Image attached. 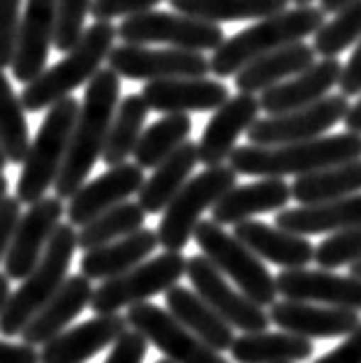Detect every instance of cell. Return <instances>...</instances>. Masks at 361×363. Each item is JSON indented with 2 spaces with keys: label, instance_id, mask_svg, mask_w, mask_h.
<instances>
[{
  "label": "cell",
  "instance_id": "6da1fadb",
  "mask_svg": "<svg viewBox=\"0 0 361 363\" xmlns=\"http://www.w3.org/2000/svg\"><path fill=\"white\" fill-rule=\"evenodd\" d=\"M121 104V77L113 69H100L86 86L79 118L70 141L65 164L56 179V197L72 199L86 185L88 174L100 160L107 146L113 116Z\"/></svg>",
  "mask_w": 361,
  "mask_h": 363
},
{
  "label": "cell",
  "instance_id": "7a4b0ae2",
  "mask_svg": "<svg viewBox=\"0 0 361 363\" xmlns=\"http://www.w3.org/2000/svg\"><path fill=\"white\" fill-rule=\"evenodd\" d=\"M361 160V135L320 137L301 144L285 146H236L230 164L236 174L260 176V179H285V176H308L329 167Z\"/></svg>",
  "mask_w": 361,
  "mask_h": 363
},
{
  "label": "cell",
  "instance_id": "3957f363",
  "mask_svg": "<svg viewBox=\"0 0 361 363\" xmlns=\"http://www.w3.org/2000/svg\"><path fill=\"white\" fill-rule=\"evenodd\" d=\"M324 26V12L320 7H294L269 19H262L250 28L227 38L211 56V72L218 79L236 77L245 65L262 56H269L289 44L304 42L308 35H318Z\"/></svg>",
  "mask_w": 361,
  "mask_h": 363
},
{
  "label": "cell",
  "instance_id": "277c9868",
  "mask_svg": "<svg viewBox=\"0 0 361 363\" xmlns=\"http://www.w3.org/2000/svg\"><path fill=\"white\" fill-rule=\"evenodd\" d=\"M118 38V26L95 21L84 30L77 47L65 54L63 60L47 67L44 72L21 91V104L26 111L51 109L65 97H72V91L88 84L100 72V65L109 58L113 40Z\"/></svg>",
  "mask_w": 361,
  "mask_h": 363
},
{
  "label": "cell",
  "instance_id": "5b68a950",
  "mask_svg": "<svg viewBox=\"0 0 361 363\" xmlns=\"http://www.w3.org/2000/svg\"><path fill=\"white\" fill-rule=\"evenodd\" d=\"M79 247L77 229L72 225H60L47 252L28 276L21 280L16 291H12L10 301L0 315V335L5 340L21 338L23 329L33 322V317L56 296V291L70 278V264Z\"/></svg>",
  "mask_w": 361,
  "mask_h": 363
},
{
  "label": "cell",
  "instance_id": "8992f818",
  "mask_svg": "<svg viewBox=\"0 0 361 363\" xmlns=\"http://www.w3.org/2000/svg\"><path fill=\"white\" fill-rule=\"evenodd\" d=\"M79 109L82 104L74 97H65L47 111L16 181V199L21 203L33 206L44 199V192L56 185L72 141Z\"/></svg>",
  "mask_w": 361,
  "mask_h": 363
},
{
  "label": "cell",
  "instance_id": "52a82bcc",
  "mask_svg": "<svg viewBox=\"0 0 361 363\" xmlns=\"http://www.w3.org/2000/svg\"><path fill=\"white\" fill-rule=\"evenodd\" d=\"M195 241L206 259L223 273L234 287L248 296L255 306L271 308L278 301V282L271 276L264 262L250 247H245L234 234H227L213 220H201Z\"/></svg>",
  "mask_w": 361,
  "mask_h": 363
},
{
  "label": "cell",
  "instance_id": "ba28073f",
  "mask_svg": "<svg viewBox=\"0 0 361 363\" xmlns=\"http://www.w3.org/2000/svg\"><path fill=\"white\" fill-rule=\"evenodd\" d=\"M236 174L230 164L209 167L201 174L192 176L176 199L167 206L157 225V238L165 252H181L201 223L204 211H213V206L225 197L232 188H236Z\"/></svg>",
  "mask_w": 361,
  "mask_h": 363
},
{
  "label": "cell",
  "instance_id": "9c48e42d",
  "mask_svg": "<svg viewBox=\"0 0 361 363\" xmlns=\"http://www.w3.org/2000/svg\"><path fill=\"white\" fill-rule=\"evenodd\" d=\"M188 259L183 252H162L139 264L118 278L95 287L91 308L95 315H118L121 308H135L157 294H167L186 276Z\"/></svg>",
  "mask_w": 361,
  "mask_h": 363
},
{
  "label": "cell",
  "instance_id": "30bf717a",
  "mask_svg": "<svg viewBox=\"0 0 361 363\" xmlns=\"http://www.w3.org/2000/svg\"><path fill=\"white\" fill-rule=\"evenodd\" d=\"M118 38L126 44H170V49L183 51H216L225 42V33L218 23H209L179 12H146L123 19Z\"/></svg>",
  "mask_w": 361,
  "mask_h": 363
},
{
  "label": "cell",
  "instance_id": "8fae6325",
  "mask_svg": "<svg viewBox=\"0 0 361 363\" xmlns=\"http://www.w3.org/2000/svg\"><path fill=\"white\" fill-rule=\"evenodd\" d=\"M126 322L130 331L144 335L148 345L160 350L172 363H232L223 357V352H216L188 331L167 308L139 303L128 308Z\"/></svg>",
  "mask_w": 361,
  "mask_h": 363
},
{
  "label": "cell",
  "instance_id": "7c38bea8",
  "mask_svg": "<svg viewBox=\"0 0 361 363\" xmlns=\"http://www.w3.org/2000/svg\"><path fill=\"white\" fill-rule=\"evenodd\" d=\"M109 69L132 82H165V79H204L211 72V58L197 51L151 49L137 44H118L107 58Z\"/></svg>",
  "mask_w": 361,
  "mask_h": 363
},
{
  "label": "cell",
  "instance_id": "4fadbf2b",
  "mask_svg": "<svg viewBox=\"0 0 361 363\" xmlns=\"http://www.w3.org/2000/svg\"><path fill=\"white\" fill-rule=\"evenodd\" d=\"M348 111L350 102L345 95H329L313 107L260 118L248 130V141L252 146H285L313 141L324 137L340 121H345Z\"/></svg>",
  "mask_w": 361,
  "mask_h": 363
},
{
  "label": "cell",
  "instance_id": "5bb4252c",
  "mask_svg": "<svg viewBox=\"0 0 361 363\" xmlns=\"http://www.w3.org/2000/svg\"><path fill=\"white\" fill-rule=\"evenodd\" d=\"M186 276L192 289L223 317V320L243 333H262L269 329V313L255 306L248 296H243L234 285H230L223 273L211 264L204 255H195L188 259Z\"/></svg>",
  "mask_w": 361,
  "mask_h": 363
},
{
  "label": "cell",
  "instance_id": "9a60e30c",
  "mask_svg": "<svg viewBox=\"0 0 361 363\" xmlns=\"http://www.w3.org/2000/svg\"><path fill=\"white\" fill-rule=\"evenodd\" d=\"M65 211L67 208L63 206V199L58 197H44L42 201L28 206V211H23L12 247L3 264L7 278L23 280L38 267L56 229L60 227V218H63Z\"/></svg>",
  "mask_w": 361,
  "mask_h": 363
},
{
  "label": "cell",
  "instance_id": "2e32d148",
  "mask_svg": "<svg viewBox=\"0 0 361 363\" xmlns=\"http://www.w3.org/2000/svg\"><path fill=\"white\" fill-rule=\"evenodd\" d=\"M144 183H146L144 169L132 162L111 167V169H107L98 179L86 181L84 188L67 203L65 213L70 225L82 229L84 225L93 223L98 216L126 203L132 194H139Z\"/></svg>",
  "mask_w": 361,
  "mask_h": 363
},
{
  "label": "cell",
  "instance_id": "e0dca14e",
  "mask_svg": "<svg viewBox=\"0 0 361 363\" xmlns=\"http://www.w3.org/2000/svg\"><path fill=\"white\" fill-rule=\"evenodd\" d=\"M269 320L280 331L299 335L306 340H327L343 338V335L355 333L361 320L355 310L329 308L318 303H304V301H276L269 308Z\"/></svg>",
  "mask_w": 361,
  "mask_h": 363
},
{
  "label": "cell",
  "instance_id": "ac0fdd59",
  "mask_svg": "<svg viewBox=\"0 0 361 363\" xmlns=\"http://www.w3.org/2000/svg\"><path fill=\"white\" fill-rule=\"evenodd\" d=\"M260 97L239 93L230 97L223 107H220L211 121L206 123L204 132L199 139V162L206 167H220L230 162L232 153L236 150V139L248 130L260 118Z\"/></svg>",
  "mask_w": 361,
  "mask_h": 363
},
{
  "label": "cell",
  "instance_id": "d6986e66",
  "mask_svg": "<svg viewBox=\"0 0 361 363\" xmlns=\"http://www.w3.org/2000/svg\"><path fill=\"white\" fill-rule=\"evenodd\" d=\"M58 23V0H26L19 44L12 63L14 79L33 84L47 69L49 49L54 47Z\"/></svg>",
  "mask_w": 361,
  "mask_h": 363
},
{
  "label": "cell",
  "instance_id": "ffe728a7",
  "mask_svg": "<svg viewBox=\"0 0 361 363\" xmlns=\"http://www.w3.org/2000/svg\"><path fill=\"white\" fill-rule=\"evenodd\" d=\"M278 294L287 301H304L343 310H361V280L338 276L324 269H296L280 271L276 278Z\"/></svg>",
  "mask_w": 361,
  "mask_h": 363
},
{
  "label": "cell",
  "instance_id": "44dd1931",
  "mask_svg": "<svg viewBox=\"0 0 361 363\" xmlns=\"http://www.w3.org/2000/svg\"><path fill=\"white\" fill-rule=\"evenodd\" d=\"M123 315H95L60 333L40 350V363H84L102 350L113 347L128 333Z\"/></svg>",
  "mask_w": 361,
  "mask_h": 363
},
{
  "label": "cell",
  "instance_id": "7402d4cb",
  "mask_svg": "<svg viewBox=\"0 0 361 363\" xmlns=\"http://www.w3.org/2000/svg\"><path fill=\"white\" fill-rule=\"evenodd\" d=\"M343 67L338 58H320L306 72L296 74L289 82H283L260 95V107L269 116H280L296 109H306L318 104L324 97H329V91L340 84Z\"/></svg>",
  "mask_w": 361,
  "mask_h": 363
},
{
  "label": "cell",
  "instance_id": "603a6c76",
  "mask_svg": "<svg viewBox=\"0 0 361 363\" xmlns=\"http://www.w3.org/2000/svg\"><path fill=\"white\" fill-rule=\"evenodd\" d=\"M142 97L151 111L160 113H192L218 111L230 100V91L216 79H165L151 82L142 88Z\"/></svg>",
  "mask_w": 361,
  "mask_h": 363
},
{
  "label": "cell",
  "instance_id": "cb8c5ba5",
  "mask_svg": "<svg viewBox=\"0 0 361 363\" xmlns=\"http://www.w3.org/2000/svg\"><path fill=\"white\" fill-rule=\"evenodd\" d=\"M95 294V287L86 276H70L65 285L56 291V296L44 306L38 315L33 317V322L26 326L21 333V342L38 347V345H47L60 333L67 331L70 322L84 313L91 306Z\"/></svg>",
  "mask_w": 361,
  "mask_h": 363
},
{
  "label": "cell",
  "instance_id": "d4e9b609",
  "mask_svg": "<svg viewBox=\"0 0 361 363\" xmlns=\"http://www.w3.org/2000/svg\"><path fill=\"white\" fill-rule=\"evenodd\" d=\"M234 236L245 247H250L262 262L276 264L283 271L308 269L315 262V245L306 236L283 232L267 223H257V220L241 223L236 225Z\"/></svg>",
  "mask_w": 361,
  "mask_h": 363
},
{
  "label": "cell",
  "instance_id": "484cf974",
  "mask_svg": "<svg viewBox=\"0 0 361 363\" xmlns=\"http://www.w3.org/2000/svg\"><path fill=\"white\" fill-rule=\"evenodd\" d=\"M292 199V185H287L285 179H262L257 183L232 188L220 199L211 216L213 223L220 227L248 223L255 216L271 213V211H285L287 201Z\"/></svg>",
  "mask_w": 361,
  "mask_h": 363
},
{
  "label": "cell",
  "instance_id": "4316f807",
  "mask_svg": "<svg viewBox=\"0 0 361 363\" xmlns=\"http://www.w3.org/2000/svg\"><path fill=\"white\" fill-rule=\"evenodd\" d=\"M318 63V54L311 44L299 42L289 44V47L274 51L269 56H262L252 60L250 65H245L239 74L234 77L236 91L245 95H262L264 91L274 88L283 82H289L296 74L306 72L308 67Z\"/></svg>",
  "mask_w": 361,
  "mask_h": 363
},
{
  "label": "cell",
  "instance_id": "83f0119b",
  "mask_svg": "<svg viewBox=\"0 0 361 363\" xmlns=\"http://www.w3.org/2000/svg\"><path fill=\"white\" fill-rule=\"evenodd\" d=\"M276 227L283 232L308 236V234H340L361 227V194L338 201L313 203V206L285 208L276 216Z\"/></svg>",
  "mask_w": 361,
  "mask_h": 363
},
{
  "label": "cell",
  "instance_id": "f1b7e54d",
  "mask_svg": "<svg viewBox=\"0 0 361 363\" xmlns=\"http://www.w3.org/2000/svg\"><path fill=\"white\" fill-rule=\"evenodd\" d=\"M155 247H160L157 232H153V229H139V232L121 238L116 243L84 252L82 262H79L82 276H86L91 282L118 278L123 273L139 267V264H144L155 252Z\"/></svg>",
  "mask_w": 361,
  "mask_h": 363
},
{
  "label": "cell",
  "instance_id": "f546056e",
  "mask_svg": "<svg viewBox=\"0 0 361 363\" xmlns=\"http://www.w3.org/2000/svg\"><path fill=\"white\" fill-rule=\"evenodd\" d=\"M167 310L179 320L188 331H192L199 340H204L216 352L232 350L236 340L234 329L201 298L195 289L176 285L165 294Z\"/></svg>",
  "mask_w": 361,
  "mask_h": 363
},
{
  "label": "cell",
  "instance_id": "4dcf8cb0",
  "mask_svg": "<svg viewBox=\"0 0 361 363\" xmlns=\"http://www.w3.org/2000/svg\"><path fill=\"white\" fill-rule=\"evenodd\" d=\"M199 162V148L197 144H183L174 155H170L162 164H157L153 174L148 176L144 188L139 190V206L151 213H165L167 206L176 199L183 188L190 181V174L195 172Z\"/></svg>",
  "mask_w": 361,
  "mask_h": 363
},
{
  "label": "cell",
  "instance_id": "1f68e13d",
  "mask_svg": "<svg viewBox=\"0 0 361 363\" xmlns=\"http://www.w3.org/2000/svg\"><path fill=\"white\" fill-rule=\"evenodd\" d=\"M230 354L236 363H301L315 354V345L285 331H262L236 338Z\"/></svg>",
  "mask_w": 361,
  "mask_h": 363
},
{
  "label": "cell",
  "instance_id": "d6a6232c",
  "mask_svg": "<svg viewBox=\"0 0 361 363\" xmlns=\"http://www.w3.org/2000/svg\"><path fill=\"white\" fill-rule=\"evenodd\" d=\"M361 194V160L329 167V169L299 176L292 183V197L299 206L338 201Z\"/></svg>",
  "mask_w": 361,
  "mask_h": 363
},
{
  "label": "cell",
  "instance_id": "836d02e7",
  "mask_svg": "<svg viewBox=\"0 0 361 363\" xmlns=\"http://www.w3.org/2000/svg\"><path fill=\"white\" fill-rule=\"evenodd\" d=\"M172 10L209 23L269 19L287 10L289 0H170Z\"/></svg>",
  "mask_w": 361,
  "mask_h": 363
},
{
  "label": "cell",
  "instance_id": "e575fe53",
  "mask_svg": "<svg viewBox=\"0 0 361 363\" xmlns=\"http://www.w3.org/2000/svg\"><path fill=\"white\" fill-rule=\"evenodd\" d=\"M148 104L144 102L142 93L139 95H128L123 97L116 116H113L107 146H104L102 160L109 167L126 164L130 155H135V150L139 146V139L144 135V123L148 116Z\"/></svg>",
  "mask_w": 361,
  "mask_h": 363
},
{
  "label": "cell",
  "instance_id": "d590c367",
  "mask_svg": "<svg viewBox=\"0 0 361 363\" xmlns=\"http://www.w3.org/2000/svg\"><path fill=\"white\" fill-rule=\"evenodd\" d=\"M192 121L186 113H170L160 121H155L151 128L144 130L139 146L135 150V164L142 169H155L167 157L174 155L183 144L190 141Z\"/></svg>",
  "mask_w": 361,
  "mask_h": 363
},
{
  "label": "cell",
  "instance_id": "8d00e7d4",
  "mask_svg": "<svg viewBox=\"0 0 361 363\" xmlns=\"http://www.w3.org/2000/svg\"><path fill=\"white\" fill-rule=\"evenodd\" d=\"M144 220H146V211L139 206V201H126L79 229L77 232L79 247L84 252H91L102 245L116 243L121 238L132 236L139 229H144Z\"/></svg>",
  "mask_w": 361,
  "mask_h": 363
},
{
  "label": "cell",
  "instance_id": "74e56055",
  "mask_svg": "<svg viewBox=\"0 0 361 363\" xmlns=\"http://www.w3.org/2000/svg\"><path fill=\"white\" fill-rule=\"evenodd\" d=\"M0 144L10 164H23L33 144L21 97L14 93L12 82L3 69H0Z\"/></svg>",
  "mask_w": 361,
  "mask_h": 363
},
{
  "label": "cell",
  "instance_id": "f35d334b",
  "mask_svg": "<svg viewBox=\"0 0 361 363\" xmlns=\"http://www.w3.org/2000/svg\"><path fill=\"white\" fill-rule=\"evenodd\" d=\"M361 42V0H355L348 7H343L338 14H333L331 21H324V26L315 35L313 49L322 58H338L352 44Z\"/></svg>",
  "mask_w": 361,
  "mask_h": 363
},
{
  "label": "cell",
  "instance_id": "ab89813d",
  "mask_svg": "<svg viewBox=\"0 0 361 363\" xmlns=\"http://www.w3.org/2000/svg\"><path fill=\"white\" fill-rule=\"evenodd\" d=\"M315 262L324 271L355 267L361 262V227L333 234L315 247Z\"/></svg>",
  "mask_w": 361,
  "mask_h": 363
},
{
  "label": "cell",
  "instance_id": "60d3db41",
  "mask_svg": "<svg viewBox=\"0 0 361 363\" xmlns=\"http://www.w3.org/2000/svg\"><path fill=\"white\" fill-rule=\"evenodd\" d=\"M93 0H58V23L54 47L60 54H70L84 35V21L91 14Z\"/></svg>",
  "mask_w": 361,
  "mask_h": 363
},
{
  "label": "cell",
  "instance_id": "b9f144b4",
  "mask_svg": "<svg viewBox=\"0 0 361 363\" xmlns=\"http://www.w3.org/2000/svg\"><path fill=\"white\" fill-rule=\"evenodd\" d=\"M23 0H0V69L12 67L21 30Z\"/></svg>",
  "mask_w": 361,
  "mask_h": 363
},
{
  "label": "cell",
  "instance_id": "7bdbcfd3",
  "mask_svg": "<svg viewBox=\"0 0 361 363\" xmlns=\"http://www.w3.org/2000/svg\"><path fill=\"white\" fill-rule=\"evenodd\" d=\"M162 0H93L91 14L95 21L111 23L113 19H130V16H139L146 12H153L155 5H160Z\"/></svg>",
  "mask_w": 361,
  "mask_h": 363
},
{
  "label": "cell",
  "instance_id": "ee69618b",
  "mask_svg": "<svg viewBox=\"0 0 361 363\" xmlns=\"http://www.w3.org/2000/svg\"><path fill=\"white\" fill-rule=\"evenodd\" d=\"M21 201L16 197H7L0 201V264H5V257L10 252L16 227L21 223Z\"/></svg>",
  "mask_w": 361,
  "mask_h": 363
},
{
  "label": "cell",
  "instance_id": "f6af8a7d",
  "mask_svg": "<svg viewBox=\"0 0 361 363\" xmlns=\"http://www.w3.org/2000/svg\"><path fill=\"white\" fill-rule=\"evenodd\" d=\"M148 352V340L137 331H128L113 345L104 363H144Z\"/></svg>",
  "mask_w": 361,
  "mask_h": 363
},
{
  "label": "cell",
  "instance_id": "bcb514c9",
  "mask_svg": "<svg viewBox=\"0 0 361 363\" xmlns=\"http://www.w3.org/2000/svg\"><path fill=\"white\" fill-rule=\"evenodd\" d=\"M315 363H361V326Z\"/></svg>",
  "mask_w": 361,
  "mask_h": 363
},
{
  "label": "cell",
  "instance_id": "7dc6e473",
  "mask_svg": "<svg viewBox=\"0 0 361 363\" xmlns=\"http://www.w3.org/2000/svg\"><path fill=\"white\" fill-rule=\"evenodd\" d=\"M338 88H340V95H345V97L361 95V42L355 47V54L350 56L348 65L343 67Z\"/></svg>",
  "mask_w": 361,
  "mask_h": 363
},
{
  "label": "cell",
  "instance_id": "c3c4849f",
  "mask_svg": "<svg viewBox=\"0 0 361 363\" xmlns=\"http://www.w3.org/2000/svg\"><path fill=\"white\" fill-rule=\"evenodd\" d=\"M0 363H40V352L26 342L0 340Z\"/></svg>",
  "mask_w": 361,
  "mask_h": 363
},
{
  "label": "cell",
  "instance_id": "681fc988",
  "mask_svg": "<svg viewBox=\"0 0 361 363\" xmlns=\"http://www.w3.org/2000/svg\"><path fill=\"white\" fill-rule=\"evenodd\" d=\"M343 123H345L348 132H352V135H361V95H359V100L350 107L348 116Z\"/></svg>",
  "mask_w": 361,
  "mask_h": 363
},
{
  "label": "cell",
  "instance_id": "f907efd6",
  "mask_svg": "<svg viewBox=\"0 0 361 363\" xmlns=\"http://www.w3.org/2000/svg\"><path fill=\"white\" fill-rule=\"evenodd\" d=\"M350 3H355V0H320V10L324 14H338Z\"/></svg>",
  "mask_w": 361,
  "mask_h": 363
},
{
  "label": "cell",
  "instance_id": "816d5d0a",
  "mask_svg": "<svg viewBox=\"0 0 361 363\" xmlns=\"http://www.w3.org/2000/svg\"><path fill=\"white\" fill-rule=\"evenodd\" d=\"M12 296V289H10V278L5 276V273H0V315H3V310L7 306V301Z\"/></svg>",
  "mask_w": 361,
  "mask_h": 363
},
{
  "label": "cell",
  "instance_id": "f5cc1de1",
  "mask_svg": "<svg viewBox=\"0 0 361 363\" xmlns=\"http://www.w3.org/2000/svg\"><path fill=\"white\" fill-rule=\"evenodd\" d=\"M7 190H10V183H7L5 174H0V201L7 197Z\"/></svg>",
  "mask_w": 361,
  "mask_h": 363
},
{
  "label": "cell",
  "instance_id": "db71d44e",
  "mask_svg": "<svg viewBox=\"0 0 361 363\" xmlns=\"http://www.w3.org/2000/svg\"><path fill=\"white\" fill-rule=\"evenodd\" d=\"M5 167H7V155H5V148H3V144H0V174L5 172Z\"/></svg>",
  "mask_w": 361,
  "mask_h": 363
},
{
  "label": "cell",
  "instance_id": "11a10c76",
  "mask_svg": "<svg viewBox=\"0 0 361 363\" xmlns=\"http://www.w3.org/2000/svg\"><path fill=\"white\" fill-rule=\"evenodd\" d=\"M350 276H352V278H357V280H361V262L355 264V267H350Z\"/></svg>",
  "mask_w": 361,
  "mask_h": 363
},
{
  "label": "cell",
  "instance_id": "9f6ffc18",
  "mask_svg": "<svg viewBox=\"0 0 361 363\" xmlns=\"http://www.w3.org/2000/svg\"><path fill=\"white\" fill-rule=\"evenodd\" d=\"M294 3H296V7H311L315 0H294Z\"/></svg>",
  "mask_w": 361,
  "mask_h": 363
},
{
  "label": "cell",
  "instance_id": "6f0895ef",
  "mask_svg": "<svg viewBox=\"0 0 361 363\" xmlns=\"http://www.w3.org/2000/svg\"><path fill=\"white\" fill-rule=\"evenodd\" d=\"M155 363H172L170 359H160V361H155Z\"/></svg>",
  "mask_w": 361,
  "mask_h": 363
}]
</instances>
